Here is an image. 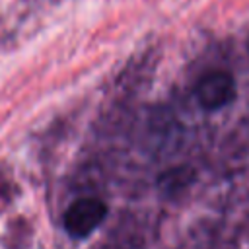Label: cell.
Here are the masks:
<instances>
[{
	"mask_svg": "<svg viewBox=\"0 0 249 249\" xmlns=\"http://www.w3.org/2000/svg\"><path fill=\"white\" fill-rule=\"evenodd\" d=\"M195 97L202 109L218 111L233 101L235 80L224 70H210L198 78L195 86Z\"/></svg>",
	"mask_w": 249,
	"mask_h": 249,
	"instance_id": "6da1fadb",
	"label": "cell"
},
{
	"mask_svg": "<svg viewBox=\"0 0 249 249\" xmlns=\"http://www.w3.org/2000/svg\"><path fill=\"white\" fill-rule=\"evenodd\" d=\"M107 206L99 198H78L64 212V230L72 237L89 235L105 218Z\"/></svg>",
	"mask_w": 249,
	"mask_h": 249,
	"instance_id": "7a4b0ae2",
	"label": "cell"
}]
</instances>
